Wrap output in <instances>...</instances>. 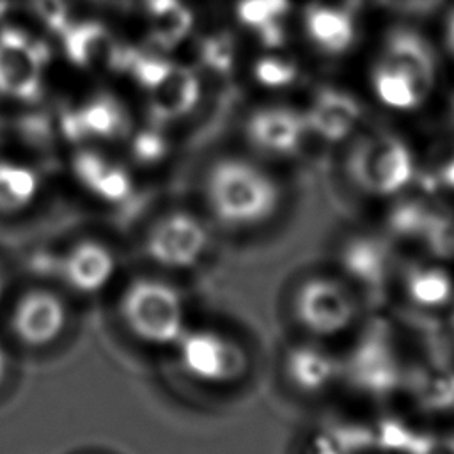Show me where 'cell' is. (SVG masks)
<instances>
[{
	"mask_svg": "<svg viewBox=\"0 0 454 454\" xmlns=\"http://www.w3.org/2000/svg\"><path fill=\"white\" fill-rule=\"evenodd\" d=\"M202 59L204 62L220 73H227L232 66L234 59V43L229 34H218L213 37H207L202 43Z\"/></svg>",
	"mask_w": 454,
	"mask_h": 454,
	"instance_id": "83f0119b",
	"label": "cell"
},
{
	"mask_svg": "<svg viewBox=\"0 0 454 454\" xmlns=\"http://www.w3.org/2000/svg\"><path fill=\"white\" fill-rule=\"evenodd\" d=\"M76 174L80 181L89 186L98 197L119 200L124 199L131 188L129 176L119 165L108 163L96 154H82L76 160Z\"/></svg>",
	"mask_w": 454,
	"mask_h": 454,
	"instance_id": "7402d4cb",
	"label": "cell"
},
{
	"mask_svg": "<svg viewBox=\"0 0 454 454\" xmlns=\"http://www.w3.org/2000/svg\"><path fill=\"white\" fill-rule=\"evenodd\" d=\"M289 9V0H241L238 4V16L250 27H261L275 21Z\"/></svg>",
	"mask_w": 454,
	"mask_h": 454,
	"instance_id": "4316f807",
	"label": "cell"
},
{
	"mask_svg": "<svg viewBox=\"0 0 454 454\" xmlns=\"http://www.w3.org/2000/svg\"><path fill=\"white\" fill-rule=\"evenodd\" d=\"M147 25L153 39L165 46H176L192 28V12L181 0H147Z\"/></svg>",
	"mask_w": 454,
	"mask_h": 454,
	"instance_id": "44dd1931",
	"label": "cell"
},
{
	"mask_svg": "<svg viewBox=\"0 0 454 454\" xmlns=\"http://www.w3.org/2000/svg\"><path fill=\"white\" fill-rule=\"evenodd\" d=\"M380 66L406 78L420 99L427 94L434 80V57L431 48L419 34L406 28L390 32Z\"/></svg>",
	"mask_w": 454,
	"mask_h": 454,
	"instance_id": "9a60e30c",
	"label": "cell"
},
{
	"mask_svg": "<svg viewBox=\"0 0 454 454\" xmlns=\"http://www.w3.org/2000/svg\"><path fill=\"white\" fill-rule=\"evenodd\" d=\"M374 87L381 101L395 108H413L420 103V98L406 78L392 69L378 66L374 71Z\"/></svg>",
	"mask_w": 454,
	"mask_h": 454,
	"instance_id": "d4e9b609",
	"label": "cell"
},
{
	"mask_svg": "<svg viewBox=\"0 0 454 454\" xmlns=\"http://www.w3.org/2000/svg\"><path fill=\"white\" fill-rule=\"evenodd\" d=\"M454 303V264L433 254H403L388 312L413 319H442Z\"/></svg>",
	"mask_w": 454,
	"mask_h": 454,
	"instance_id": "30bf717a",
	"label": "cell"
},
{
	"mask_svg": "<svg viewBox=\"0 0 454 454\" xmlns=\"http://www.w3.org/2000/svg\"><path fill=\"white\" fill-rule=\"evenodd\" d=\"M177 372L209 395H229L254 376L255 353L238 328L218 321H193L170 351Z\"/></svg>",
	"mask_w": 454,
	"mask_h": 454,
	"instance_id": "277c9868",
	"label": "cell"
},
{
	"mask_svg": "<svg viewBox=\"0 0 454 454\" xmlns=\"http://www.w3.org/2000/svg\"><path fill=\"white\" fill-rule=\"evenodd\" d=\"M305 121L284 108L261 110L247 124L252 147L268 158H293L303 153Z\"/></svg>",
	"mask_w": 454,
	"mask_h": 454,
	"instance_id": "4fadbf2b",
	"label": "cell"
},
{
	"mask_svg": "<svg viewBox=\"0 0 454 454\" xmlns=\"http://www.w3.org/2000/svg\"><path fill=\"white\" fill-rule=\"evenodd\" d=\"M7 5H9V0H0V16L5 12Z\"/></svg>",
	"mask_w": 454,
	"mask_h": 454,
	"instance_id": "8d00e7d4",
	"label": "cell"
},
{
	"mask_svg": "<svg viewBox=\"0 0 454 454\" xmlns=\"http://www.w3.org/2000/svg\"><path fill=\"white\" fill-rule=\"evenodd\" d=\"M447 43H449L450 50L454 51V14L450 16V21H449V28H447Z\"/></svg>",
	"mask_w": 454,
	"mask_h": 454,
	"instance_id": "d590c367",
	"label": "cell"
},
{
	"mask_svg": "<svg viewBox=\"0 0 454 454\" xmlns=\"http://www.w3.org/2000/svg\"><path fill=\"white\" fill-rule=\"evenodd\" d=\"M195 206L222 241H243L278 227L291 211L293 193L268 165L252 158L223 156L202 172Z\"/></svg>",
	"mask_w": 454,
	"mask_h": 454,
	"instance_id": "6da1fadb",
	"label": "cell"
},
{
	"mask_svg": "<svg viewBox=\"0 0 454 454\" xmlns=\"http://www.w3.org/2000/svg\"><path fill=\"white\" fill-rule=\"evenodd\" d=\"M427 181L431 184L422 192L452 209V206H454V158L445 161L438 168V172Z\"/></svg>",
	"mask_w": 454,
	"mask_h": 454,
	"instance_id": "f546056e",
	"label": "cell"
},
{
	"mask_svg": "<svg viewBox=\"0 0 454 454\" xmlns=\"http://www.w3.org/2000/svg\"><path fill=\"white\" fill-rule=\"evenodd\" d=\"M280 314L287 335L340 348L371 310L360 294L325 262L298 271L286 284Z\"/></svg>",
	"mask_w": 454,
	"mask_h": 454,
	"instance_id": "7a4b0ae2",
	"label": "cell"
},
{
	"mask_svg": "<svg viewBox=\"0 0 454 454\" xmlns=\"http://www.w3.org/2000/svg\"><path fill=\"white\" fill-rule=\"evenodd\" d=\"M37 174L20 163L0 161V211L18 213L27 209L37 197Z\"/></svg>",
	"mask_w": 454,
	"mask_h": 454,
	"instance_id": "603a6c76",
	"label": "cell"
},
{
	"mask_svg": "<svg viewBox=\"0 0 454 454\" xmlns=\"http://www.w3.org/2000/svg\"><path fill=\"white\" fill-rule=\"evenodd\" d=\"M255 76L262 85L280 87L294 80L296 69L293 64H287L278 59H262L255 64Z\"/></svg>",
	"mask_w": 454,
	"mask_h": 454,
	"instance_id": "f1b7e54d",
	"label": "cell"
},
{
	"mask_svg": "<svg viewBox=\"0 0 454 454\" xmlns=\"http://www.w3.org/2000/svg\"><path fill=\"white\" fill-rule=\"evenodd\" d=\"M408 454H454V424L422 426Z\"/></svg>",
	"mask_w": 454,
	"mask_h": 454,
	"instance_id": "484cf974",
	"label": "cell"
},
{
	"mask_svg": "<svg viewBox=\"0 0 454 454\" xmlns=\"http://www.w3.org/2000/svg\"><path fill=\"white\" fill-rule=\"evenodd\" d=\"M298 454H374L369 420L353 417H326L312 422L296 443Z\"/></svg>",
	"mask_w": 454,
	"mask_h": 454,
	"instance_id": "5bb4252c",
	"label": "cell"
},
{
	"mask_svg": "<svg viewBox=\"0 0 454 454\" xmlns=\"http://www.w3.org/2000/svg\"><path fill=\"white\" fill-rule=\"evenodd\" d=\"M119 314L138 342L168 353L193 323L184 287L167 275H144L131 280L122 291Z\"/></svg>",
	"mask_w": 454,
	"mask_h": 454,
	"instance_id": "52a82bcc",
	"label": "cell"
},
{
	"mask_svg": "<svg viewBox=\"0 0 454 454\" xmlns=\"http://www.w3.org/2000/svg\"><path fill=\"white\" fill-rule=\"evenodd\" d=\"M7 369H9V358H7L4 346L0 344V385L4 383V380L7 376Z\"/></svg>",
	"mask_w": 454,
	"mask_h": 454,
	"instance_id": "e575fe53",
	"label": "cell"
},
{
	"mask_svg": "<svg viewBox=\"0 0 454 454\" xmlns=\"http://www.w3.org/2000/svg\"><path fill=\"white\" fill-rule=\"evenodd\" d=\"M35 12L51 27H60L66 20L64 0H32Z\"/></svg>",
	"mask_w": 454,
	"mask_h": 454,
	"instance_id": "4dcf8cb0",
	"label": "cell"
},
{
	"mask_svg": "<svg viewBox=\"0 0 454 454\" xmlns=\"http://www.w3.org/2000/svg\"><path fill=\"white\" fill-rule=\"evenodd\" d=\"M277 383L293 401L323 408L342 397V353L339 346L287 335L275 356Z\"/></svg>",
	"mask_w": 454,
	"mask_h": 454,
	"instance_id": "9c48e42d",
	"label": "cell"
},
{
	"mask_svg": "<svg viewBox=\"0 0 454 454\" xmlns=\"http://www.w3.org/2000/svg\"><path fill=\"white\" fill-rule=\"evenodd\" d=\"M67 55L90 71H108L119 66L122 53L112 34L101 25L85 23L74 27L66 37Z\"/></svg>",
	"mask_w": 454,
	"mask_h": 454,
	"instance_id": "d6986e66",
	"label": "cell"
},
{
	"mask_svg": "<svg viewBox=\"0 0 454 454\" xmlns=\"http://www.w3.org/2000/svg\"><path fill=\"white\" fill-rule=\"evenodd\" d=\"M2 296H4V278H2V273H0V301H2Z\"/></svg>",
	"mask_w": 454,
	"mask_h": 454,
	"instance_id": "74e56055",
	"label": "cell"
},
{
	"mask_svg": "<svg viewBox=\"0 0 454 454\" xmlns=\"http://www.w3.org/2000/svg\"><path fill=\"white\" fill-rule=\"evenodd\" d=\"M67 325L64 300L50 289H32L14 305L11 326L20 342L43 348L55 342Z\"/></svg>",
	"mask_w": 454,
	"mask_h": 454,
	"instance_id": "7c38bea8",
	"label": "cell"
},
{
	"mask_svg": "<svg viewBox=\"0 0 454 454\" xmlns=\"http://www.w3.org/2000/svg\"><path fill=\"white\" fill-rule=\"evenodd\" d=\"M135 74L147 89L151 108L161 121L176 119L197 103L199 80L186 67L158 59H138Z\"/></svg>",
	"mask_w": 454,
	"mask_h": 454,
	"instance_id": "8fae6325",
	"label": "cell"
},
{
	"mask_svg": "<svg viewBox=\"0 0 454 454\" xmlns=\"http://www.w3.org/2000/svg\"><path fill=\"white\" fill-rule=\"evenodd\" d=\"M305 25L310 39L328 53H340L353 43V21L346 11L312 5L305 12Z\"/></svg>",
	"mask_w": 454,
	"mask_h": 454,
	"instance_id": "ffe728a7",
	"label": "cell"
},
{
	"mask_svg": "<svg viewBox=\"0 0 454 454\" xmlns=\"http://www.w3.org/2000/svg\"><path fill=\"white\" fill-rule=\"evenodd\" d=\"M222 238L204 213L193 206L158 215L144 236V254L167 277L195 275L216 255Z\"/></svg>",
	"mask_w": 454,
	"mask_h": 454,
	"instance_id": "ba28073f",
	"label": "cell"
},
{
	"mask_svg": "<svg viewBox=\"0 0 454 454\" xmlns=\"http://www.w3.org/2000/svg\"><path fill=\"white\" fill-rule=\"evenodd\" d=\"M342 395L374 410L399 401L408 365V346L399 323L388 312H371L353 337L340 346Z\"/></svg>",
	"mask_w": 454,
	"mask_h": 454,
	"instance_id": "3957f363",
	"label": "cell"
},
{
	"mask_svg": "<svg viewBox=\"0 0 454 454\" xmlns=\"http://www.w3.org/2000/svg\"><path fill=\"white\" fill-rule=\"evenodd\" d=\"M442 330H443V337L454 355V303L452 307L445 312V316L442 317Z\"/></svg>",
	"mask_w": 454,
	"mask_h": 454,
	"instance_id": "836d02e7",
	"label": "cell"
},
{
	"mask_svg": "<svg viewBox=\"0 0 454 454\" xmlns=\"http://www.w3.org/2000/svg\"><path fill=\"white\" fill-rule=\"evenodd\" d=\"M41 80V57L23 35L4 32L0 35V90L14 98H30Z\"/></svg>",
	"mask_w": 454,
	"mask_h": 454,
	"instance_id": "e0dca14e",
	"label": "cell"
},
{
	"mask_svg": "<svg viewBox=\"0 0 454 454\" xmlns=\"http://www.w3.org/2000/svg\"><path fill=\"white\" fill-rule=\"evenodd\" d=\"M122 110L114 101H94L80 114L82 129L98 137H115L124 129Z\"/></svg>",
	"mask_w": 454,
	"mask_h": 454,
	"instance_id": "cb8c5ba5",
	"label": "cell"
},
{
	"mask_svg": "<svg viewBox=\"0 0 454 454\" xmlns=\"http://www.w3.org/2000/svg\"><path fill=\"white\" fill-rule=\"evenodd\" d=\"M452 117H454V103H452Z\"/></svg>",
	"mask_w": 454,
	"mask_h": 454,
	"instance_id": "f35d334b",
	"label": "cell"
},
{
	"mask_svg": "<svg viewBox=\"0 0 454 454\" xmlns=\"http://www.w3.org/2000/svg\"><path fill=\"white\" fill-rule=\"evenodd\" d=\"M259 32H261V39L264 44L268 46H277L282 43V30L280 27L277 25V20L275 21H268L261 27H257Z\"/></svg>",
	"mask_w": 454,
	"mask_h": 454,
	"instance_id": "d6a6232c",
	"label": "cell"
},
{
	"mask_svg": "<svg viewBox=\"0 0 454 454\" xmlns=\"http://www.w3.org/2000/svg\"><path fill=\"white\" fill-rule=\"evenodd\" d=\"M59 270L74 291L92 294L101 291L114 278L117 259L106 245L87 239L66 252Z\"/></svg>",
	"mask_w": 454,
	"mask_h": 454,
	"instance_id": "2e32d148",
	"label": "cell"
},
{
	"mask_svg": "<svg viewBox=\"0 0 454 454\" xmlns=\"http://www.w3.org/2000/svg\"><path fill=\"white\" fill-rule=\"evenodd\" d=\"M403 254L374 225L344 227L330 245L326 264L365 301L371 312L390 307L392 287Z\"/></svg>",
	"mask_w": 454,
	"mask_h": 454,
	"instance_id": "8992f818",
	"label": "cell"
},
{
	"mask_svg": "<svg viewBox=\"0 0 454 454\" xmlns=\"http://www.w3.org/2000/svg\"><path fill=\"white\" fill-rule=\"evenodd\" d=\"M137 156L144 161H156L160 160L163 154H165V142L154 135V133H147V135H142L138 140H137Z\"/></svg>",
	"mask_w": 454,
	"mask_h": 454,
	"instance_id": "1f68e13d",
	"label": "cell"
},
{
	"mask_svg": "<svg viewBox=\"0 0 454 454\" xmlns=\"http://www.w3.org/2000/svg\"><path fill=\"white\" fill-rule=\"evenodd\" d=\"M360 115L358 103L339 90H319L312 110L303 117L305 126L328 142L342 140L353 128Z\"/></svg>",
	"mask_w": 454,
	"mask_h": 454,
	"instance_id": "ac0fdd59",
	"label": "cell"
},
{
	"mask_svg": "<svg viewBox=\"0 0 454 454\" xmlns=\"http://www.w3.org/2000/svg\"><path fill=\"white\" fill-rule=\"evenodd\" d=\"M413 154L403 140L388 133L360 137L351 144L342 165V190L378 211L413 192L419 183Z\"/></svg>",
	"mask_w": 454,
	"mask_h": 454,
	"instance_id": "5b68a950",
	"label": "cell"
}]
</instances>
